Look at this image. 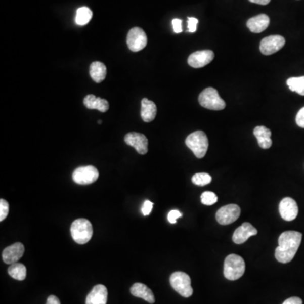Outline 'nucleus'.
Returning a JSON list of instances; mask_svg holds the SVG:
<instances>
[{
	"mask_svg": "<svg viewBox=\"0 0 304 304\" xmlns=\"http://www.w3.org/2000/svg\"><path fill=\"white\" fill-rule=\"evenodd\" d=\"M302 234L296 231H286L279 237V246L276 248V260L280 263L286 264L291 262L296 255L301 244Z\"/></svg>",
	"mask_w": 304,
	"mask_h": 304,
	"instance_id": "1",
	"label": "nucleus"
},
{
	"mask_svg": "<svg viewBox=\"0 0 304 304\" xmlns=\"http://www.w3.org/2000/svg\"><path fill=\"white\" fill-rule=\"evenodd\" d=\"M245 262L241 256L230 254L224 262V276L229 281H236L241 278L245 272Z\"/></svg>",
	"mask_w": 304,
	"mask_h": 304,
	"instance_id": "2",
	"label": "nucleus"
},
{
	"mask_svg": "<svg viewBox=\"0 0 304 304\" xmlns=\"http://www.w3.org/2000/svg\"><path fill=\"white\" fill-rule=\"evenodd\" d=\"M70 233L75 243L84 244L92 239L93 235V228L90 221L80 218L72 223Z\"/></svg>",
	"mask_w": 304,
	"mask_h": 304,
	"instance_id": "3",
	"label": "nucleus"
},
{
	"mask_svg": "<svg viewBox=\"0 0 304 304\" xmlns=\"http://www.w3.org/2000/svg\"><path fill=\"white\" fill-rule=\"evenodd\" d=\"M186 146L189 147L197 158H203L207 152L209 141L207 136L203 131H195L190 134L185 141Z\"/></svg>",
	"mask_w": 304,
	"mask_h": 304,
	"instance_id": "4",
	"label": "nucleus"
},
{
	"mask_svg": "<svg viewBox=\"0 0 304 304\" xmlns=\"http://www.w3.org/2000/svg\"><path fill=\"white\" fill-rule=\"evenodd\" d=\"M199 103L203 108L210 110L220 111L226 108V103L221 98L215 88L209 87L199 94Z\"/></svg>",
	"mask_w": 304,
	"mask_h": 304,
	"instance_id": "5",
	"label": "nucleus"
},
{
	"mask_svg": "<svg viewBox=\"0 0 304 304\" xmlns=\"http://www.w3.org/2000/svg\"><path fill=\"white\" fill-rule=\"evenodd\" d=\"M171 287L184 297H189L194 292L191 286V279L189 275L182 271H177L170 276Z\"/></svg>",
	"mask_w": 304,
	"mask_h": 304,
	"instance_id": "6",
	"label": "nucleus"
},
{
	"mask_svg": "<svg viewBox=\"0 0 304 304\" xmlns=\"http://www.w3.org/2000/svg\"><path fill=\"white\" fill-rule=\"evenodd\" d=\"M72 178L77 184L88 185L97 181L99 178V171L93 166H79L74 170Z\"/></svg>",
	"mask_w": 304,
	"mask_h": 304,
	"instance_id": "7",
	"label": "nucleus"
},
{
	"mask_svg": "<svg viewBox=\"0 0 304 304\" xmlns=\"http://www.w3.org/2000/svg\"><path fill=\"white\" fill-rule=\"evenodd\" d=\"M240 214V207L238 205L230 204L219 209L215 214V218L221 225H229L238 220Z\"/></svg>",
	"mask_w": 304,
	"mask_h": 304,
	"instance_id": "8",
	"label": "nucleus"
},
{
	"mask_svg": "<svg viewBox=\"0 0 304 304\" xmlns=\"http://www.w3.org/2000/svg\"><path fill=\"white\" fill-rule=\"evenodd\" d=\"M127 44L132 52H139L147 45V36L146 32L140 27H134L128 31Z\"/></svg>",
	"mask_w": 304,
	"mask_h": 304,
	"instance_id": "9",
	"label": "nucleus"
},
{
	"mask_svg": "<svg viewBox=\"0 0 304 304\" xmlns=\"http://www.w3.org/2000/svg\"><path fill=\"white\" fill-rule=\"evenodd\" d=\"M285 44H286V40L283 36L280 35H273V36L265 37L261 41L259 49L264 55H271L281 50Z\"/></svg>",
	"mask_w": 304,
	"mask_h": 304,
	"instance_id": "10",
	"label": "nucleus"
},
{
	"mask_svg": "<svg viewBox=\"0 0 304 304\" xmlns=\"http://www.w3.org/2000/svg\"><path fill=\"white\" fill-rule=\"evenodd\" d=\"M280 215L283 220L291 222L298 215V206L296 202L290 197L284 198L279 205Z\"/></svg>",
	"mask_w": 304,
	"mask_h": 304,
	"instance_id": "11",
	"label": "nucleus"
},
{
	"mask_svg": "<svg viewBox=\"0 0 304 304\" xmlns=\"http://www.w3.org/2000/svg\"><path fill=\"white\" fill-rule=\"evenodd\" d=\"M124 141L128 146L136 149L141 155H145L148 152V139L142 134L131 132L126 135Z\"/></svg>",
	"mask_w": 304,
	"mask_h": 304,
	"instance_id": "12",
	"label": "nucleus"
},
{
	"mask_svg": "<svg viewBox=\"0 0 304 304\" xmlns=\"http://www.w3.org/2000/svg\"><path fill=\"white\" fill-rule=\"evenodd\" d=\"M215 57L214 52L211 50H201V51L194 52L190 54L188 59V64L193 68H203L206 66L212 61Z\"/></svg>",
	"mask_w": 304,
	"mask_h": 304,
	"instance_id": "13",
	"label": "nucleus"
},
{
	"mask_svg": "<svg viewBox=\"0 0 304 304\" xmlns=\"http://www.w3.org/2000/svg\"><path fill=\"white\" fill-rule=\"evenodd\" d=\"M25 253V247L21 243H16L12 245L9 246L5 248L3 251L4 262L8 265L17 263L19 259H21Z\"/></svg>",
	"mask_w": 304,
	"mask_h": 304,
	"instance_id": "14",
	"label": "nucleus"
},
{
	"mask_svg": "<svg viewBox=\"0 0 304 304\" xmlns=\"http://www.w3.org/2000/svg\"><path fill=\"white\" fill-rule=\"evenodd\" d=\"M258 230L249 223H243V225L236 229L233 233V241L237 244L245 243L252 236L256 235Z\"/></svg>",
	"mask_w": 304,
	"mask_h": 304,
	"instance_id": "15",
	"label": "nucleus"
},
{
	"mask_svg": "<svg viewBox=\"0 0 304 304\" xmlns=\"http://www.w3.org/2000/svg\"><path fill=\"white\" fill-rule=\"evenodd\" d=\"M108 295V289L105 286L97 285L86 296L85 304H107Z\"/></svg>",
	"mask_w": 304,
	"mask_h": 304,
	"instance_id": "16",
	"label": "nucleus"
},
{
	"mask_svg": "<svg viewBox=\"0 0 304 304\" xmlns=\"http://www.w3.org/2000/svg\"><path fill=\"white\" fill-rule=\"evenodd\" d=\"M269 25H270V18L265 14L252 17L247 22L248 28L253 33H260L268 28Z\"/></svg>",
	"mask_w": 304,
	"mask_h": 304,
	"instance_id": "17",
	"label": "nucleus"
},
{
	"mask_svg": "<svg viewBox=\"0 0 304 304\" xmlns=\"http://www.w3.org/2000/svg\"><path fill=\"white\" fill-rule=\"evenodd\" d=\"M84 105L88 109H97L102 113H105L109 108V103L107 100L97 97L92 94L84 97Z\"/></svg>",
	"mask_w": 304,
	"mask_h": 304,
	"instance_id": "18",
	"label": "nucleus"
},
{
	"mask_svg": "<svg viewBox=\"0 0 304 304\" xmlns=\"http://www.w3.org/2000/svg\"><path fill=\"white\" fill-rule=\"evenodd\" d=\"M131 292L133 296L144 299L145 301H148L149 303L155 302V296H154L153 292L145 284H134L133 286H131Z\"/></svg>",
	"mask_w": 304,
	"mask_h": 304,
	"instance_id": "19",
	"label": "nucleus"
},
{
	"mask_svg": "<svg viewBox=\"0 0 304 304\" xmlns=\"http://www.w3.org/2000/svg\"><path fill=\"white\" fill-rule=\"evenodd\" d=\"M253 135L258 141V146L261 148L269 149L272 146L271 131L265 126H257L253 129Z\"/></svg>",
	"mask_w": 304,
	"mask_h": 304,
	"instance_id": "20",
	"label": "nucleus"
},
{
	"mask_svg": "<svg viewBox=\"0 0 304 304\" xmlns=\"http://www.w3.org/2000/svg\"><path fill=\"white\" fill-rule=\"evenodd\" d=\"M157 108L155 103L152 101L144 98L141 102V118L143 119L144 122L150 123L153 121L156 118Z\"/></svg>",
	"mask_w": 304,
	"mask_h": 304,
	"instance_id": "21",
	"label": "nucleus"
},
{
	"mask_svg": "<svg viewBox=\"0 0 304 304\" xmlns=\"http://www.w3.org/2000/svg\"><path fill=\"white\" fill-rule=\"evenodd\" d=\"M90 75L97 83L104 80L107 75V67L102 62H93L90 66Z\"/></svg>",
	"mask_w": 304,
	"mask_h": 304,
	"instance_id": "22",
	"label": "nucleus"
},
{
	"mask_svg": "<svg viewBox=\"0 0 304 304\" xmlns=\"http://www.w3.org/2000/svg\"><path fill=\"white\" fill-rule=\"evenodd\" d=\"M8 273L12 278L17 281H24L26 277V267L23 264L15 263L10 266Z\"/></svg>",
	"mask_w": 304,
	"mask_h": 304,
	"instance_id": "23",
	"label": "nucleus"
},
{
	"mask_svg": "<svg viewBox=\"0 0 304 304\" xmlns=\"http://www.w3.org/2000/svg\"><path fill=\"white\" fill-rule=\"evenodd\" d=\"M286 84L291 92H296L297 94L304 96V76L289 78Z\"/></svg>",
	"mask_w": 304,
	"mask_h": 304,
	"instance_id": "24",
	"label": "nucleus"
},
{
	"mask_svg": "<svg viewBox=\"0 0 304 304\" xmlns=\"http://www.w3.org/2000/svg\"><path fill=\"white\" fill-rule=\"evenodd\" d=\"M92 16H93V14L89 8L81 7L77 10L75 22L79 26H84L89 23L90 21L92 20Z\"/></svg>",
	"mask_w": 304,
	"mask_h": 304,
	"instance_id": "25",
	"label": "nucleus"
},
{
	"mask_svg": "<svg viewBox=\"0 0 304 304\" xmlns=\"http://www.w3.org/2000/svg\"><path fill=\"white\" fill-rule=\"evenodd\" d=\"M211 181H212L211 176L210 174L205 172H199V173L194 174V176L192 177V182L198 186H205L210 184Z\"/></svg>",
	"mask_w": 304,
	"mask_h": 304,
	"instance_id": "26",
	"label": "nucleus"
},
{
	"mask_svg": "<svg viewBox=\"0 0 304 304\" xmlns=\"http://www.w3.org/2000/svg\"><path fill=\"white\" fill-rule=\"evenodd\" d=\"M202 204L205 205H212L218 202V198L216 194L213 192H204L200 196Z\"/></svg>",
	"mask_w": 304,
	"mask_h": 304,
	"instance_id": "27",
	"label": "nucleus"
},
{
	"mask_svg": "<svg viewBox=\"0 0 304 304\" xmlns=\"http://www.w3.org/2000/svg\"><path fill=\"white\" fill-rule=\"evenodd\" d=\"M10 206H9L8 202L6 199H0V221L3 222L9 214Z\"/></svg>",
	"mask_w": 304,
	"mask_h": 304,
	"instance_id": "28",
	"label": "nucleus"
},
{
	"mask_svg": "<svg viewBox=\"0 0 304 304\" xmlns=\"http://www.w3.org/2000/svg\"><path fill=\"white\" fill-rule=\"evenodd\" d=\"M182 215H183V214H182L179 210H172L168 213L167 220H168L169 223H171V224H175V223H177V219L182 218Z\"/></svg>",
	"mask_w": 304,
	"mask_h": 304,
	"instance_id": "29",
	"label": "nucleus"
},
{
	"mask_svg": "<svg viewBox=\"0 0 304 304\" xmlns=\"http://www.w3.org/2000/svg\"><path fill=\"white\" fill-rule=\"evenodd\" d=\"M199 23L198 19L194 17H189L188 18V31L194 33L197 31V25Z\"/></svg>",
	"mask_w": 304,
	"mask_h": 304,
	"instance_id": "30",
	"label": "nucleus"
},
{
	"mask_svg": "<svg viewBox=\"0 0 304 304\" xmlns=\"http://www.w3.org/2000/svg\"><path fill=\"white\" fill-rule=\"evenodd\" d=\"M152 208H153V203L150 201V200H146V201L144 202L143 206H142V209H141L142 214L144 215H150L151 210H152Z\"/></svg>",
	"mask_w": 304,
	"mask_h": 304,
	"instance_id": "31",
	"label": "nucleus"
},
{
	"mask_svg": "<svg viewBox=\"0 0 304 304\" xmlns=\"http://www.w3.org/2000/svg\"><path fill=\"white\" fill-rule=\"evenodd\" d=\"M296 123L300 128H304V107L296 114Z\"/></svg>",
	"mask_w": 304,
	"mask_h": 304,
	"instance_id": "32",
	"label": "nucleus"
},
{
	"mask_svg": "<svg viewBox=\"0 0 304 304\" xmlns=\"http://www.w3.org/2000/svg\"><path fill=\"white\" fill-rule=\"evenodd\" d=\"M172 24V27H173V31L175 33H181L183 31V28H182V20L180 19H173L171 21Z\"/></svg>",
	"mask_w": 304,
	"mask_h": 304,
	"instance_id": "33",
	"label": "nucleus"
},
{
	"mask_svg": "<svg viewBox=\"0 0 304 304\" xmlns=\"http://www.w3.org/2000/svg\"><path fill=\"white\" fill-rule=\"evenodd\" d=\"M282 304H302V301H301L300 297L292 296V297L286 299V301H284Z\"/></svg>",
	"mask_w": 304,
	"mask_h": 304,
	"instance_id": "34",
	"label": "nucleus"
},
{
	"mask_svg": "<svg viewBox=\"0 0 304 304\" xmlns=\"http://www.w3.org/2000/svg\"><path fill=\"white\" fill-rule=\"evenodd\" d=\"M46 304H61V302H60L59 299L56 296L51 295V296H49L48 297Z\"/></svg>",
	"mask_w": 304,
	"mask_h": 304,
	"instance_id": "35",
	"label": "nucleus"
},
{
	"mask_svg": "<svg viewBox=\"0 0 304 304\" xmlns=\"http://www.w3.org/2000/svg\"><path fill=\"white\" fill-rule=\"evenodd\" d=\"M249 1L251 3L258 4L261 6H266L271 2V0H249Z\"/></svg>",
	"mask_w": 304,
	"mask_h": 304,
	"instance_id": "36",
	"label": "nucleus"
},
{
	"mask_svg": "<svg viewBox=\"0 0 304 304\" xmlns=\"http://www.w3.org/2000/svg\"><path fill=\"white\" fill-rule=\"evenodd\" d=\"M98 123H99V124H101V123H102V121H101V120L98 121Z\"/></svg>",
	"mask_w": 304,
	"mask_h": 304,
	"instance_id": "37",
	"label": "nucleus"
}]
</instances>
